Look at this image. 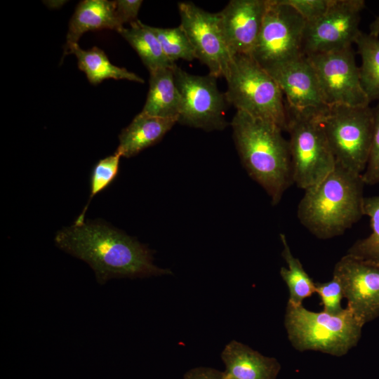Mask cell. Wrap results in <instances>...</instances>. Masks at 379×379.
Instances as JSON below:
<instances>
[{"instance_id": "5", "label": "cell", "mask_w": 379, "mask_h": 379, "mask_svg": "<svg viewBox=\"0 0 379 379\" xmlns=\"http://www.w3.org/2000/svg\"><path fill=\"white\" fill-rule=\"evenodd\" d=\"M228 103L249 115L287 130V113L283 93L275 80L251 55L232 56L225 76Z\"/></svg>"}, {"instance_id": "8", "label": "cell", "mask_w": 379, "mask_h": 379, "mask_svg": "<svg viewBox=\"0 0 379 379\" xmlns=\"http://www.w3.org/2000/svg\"><path fill=\"white\" fill-rule=\"evenodd\" d=\"M305 25L304 18L283 0H268L251 57L269 72L302 55Z\"/></svg>"}, {"instance_id": "17", "label": "cell", "mask_w": 379, "mask_h": 379, "mask_svg": "<svg viewBox=\"0 0 379 379\" xmlns=\"http://www.w3.org/2000/svg\"><path fill=\"white\" fill-rule=\"evenodd\" d=\"M123 28L116 14L115 1H80L69 22L65 54L73 45L78 44L85 32L100 29H112L119 32Z\"/></svg>"}, {"instance_id": "27", "label": "cell", "mask_w": 379, "mask_h": 379, "mask_svg": "<svg viewBox=\"0 0 379 379\" xmlns=\"http://www.w3.org/2000/svg\"><path fill=\"white\" fill-rule=\"evenodd\" d=\"M316 293L321 299L323 311L331 314H339L343 308L342 300L345 298L343 286L338 279L334 276L331 280L324 283H315Z\"/></svg>"}, {"instance_id": "14", "label": "cell", "mask_w": 379, "mask_h": 379, "mask_svg": "<svg viewBox=\"0 0 379 379\" xmlns=\"http://www.w3.org/2000/svg\"><path fill=\"white\" fill-rule=\"evenodd\" d=\"M268 0H231L217 13L231 56L251 55L257 41Z\"/></svg>"}, {"instance_id": "13", "label": "cell", "mask_w": 379, "mask_h": 379, "mask_svg": "<svg viewBox=\"0 0 379 379\" xmlns=\"http://www.w3.org/2000/svg\"><path fill=\"white\" fill-rule=\"evenodd\" d=\"M347 307L364 325L379 317V265L346 254L335 264Z\"/></svg>"}, {"instance_id": "32", "label": "cell", "mask_w": 379, "mask_h": 379, "mask_svg": "<svg viewBox=\"0 0 379 379\" xmlns=\"http://www.w3.org/2000/svg\"><path fill=\"white\" fill-rule=\"evenodd\" d=\"M369 34L378 37L379 36V15L371 23L369 26Z\"/></svg>"}, {"instance_id": "28", "label": "cell", "mask_w": 379, "mask_h": 379, "mask_svg": "<svg viewBox=\"0 0 379 379\" xmlns=\"http://www.w3.org/2000/svg\"><path fill=\"white\" fill-rule=\"evenodd\" d=\"M373 128L370 154L362 178L365 185L379 184V102L373 108Z\"/></svg>"}, {"instance_id": "25", "label": "cell", "mask_w": 379, "mask_h": 379, "mask_svg": "<svg viewBox=\"0 0 379 379\" xmlns=\"http://www.w3.org/2000/svg\"><path fill=\"white\" fill-rule=\"evenodd\" d=\"M150 29L158 38L164 54L172 62L180 59L187 61L196 59L191 43L180 25L173 28L150 26Z\"/></svg>"}, {"instance_id": "10", "label": "cell", "mask_w": 379, "mask_h": 379, "mask_svg": "<svg viewBox=\"0 0 379 379\" xmlns=\"http://www.w3.org/2000/svg\"><path fill=\"white\" fill-rule=\"evenodd\" d=\"M306 57L314 69L324 99L329 107L370 105L361 85L352 46Z\"/></svg>"}, {"instance_id": "20", "label": "cell", "mask_w": 379, "mask_h": 379, "mask_svg": "<svg viewBox=\"0 0 379 379\" xmlns=\"http://www.w3.org/2000/svg\"><path fill=\"white\" fill-rule=\"evenodd\" d=\"M67 53L76 55L79 69L86 74L88 81L93 85L107 79L145 82L144 79L136 74L111 63L105 52L98 47L84 50L77 44L69 48Z\"/></svg>"}, {"instance_id": "4", "label": "cell", "mask_w": 379, "mask_h": 379, "mask_svg": "<svg viewBox=\"0 0 379 379\" xmlns=\"http://www.w3.org/2000/svg\"><path fill=\"white\" fill-rule=\"evenodd\" d=\"M284 325L295 350L319 351L335 357L346 354L357 345L364 326L347 307L339 314H331L288 302Z\"/></svg>"}, {"instance_id": "3", "label": "cell", "mask_w": 379, "mask_h": 379, "mask_svg": "<svg viewBox=\"0 0 379 379\" xmlns=\"http://www.w3.org/2000/svg\"><path fill=\"white\" fill-rule=\"evenodd\" d=\"M362 174L336 163L322 181L305 191L297 215L314 236L328 239L343 234L364 215Z\"/></svg>"}, {"instance_id": "22", "label": "cell", "mask_w": 379, "mask_h": 379, "mask_svg": "<svg viewBox=\"0 0 379 379\" xmlns=\"http://www.w3.org/2000/svg\"><path fill=\"white\" fill-rule=\"evenodd\" d=\"M283 245L281 255L288 267L280 269V275L288 286L289 291L288 302L293 305H302L305 299L316 293L315 283L305 270L300 260L291 251L286 235L280 234Z\"/></svg>"}, {"instance_id": "24", "label": "cell", "mask_w": 379, "mask_h": 379, "mask_svg": "<svg viewBox=\"0 0 379 379\" xmlns=\"http://www.w3.org/2000/svg\"><path fill=\"white\" fill-rule=\"evenodd\" d=\"M363 211L370 218L371 233L355 241L347 254L379 265V194L364 197Z\"/></svg>"}, {"instance_id": "12", "label": "cell", "mask_w": 379, "mask_h": 379, "mask_svg": "<svg viewBox=\"0 0 379 379\" xmlns=\"http://www.w3.org/2000/svg\"><path fill=\"white\" fill-rule=\"evenodd\" d=\"M180 26L185 32L196 59L206 65L209 74L225 77L231 55L225 44L217 13L207 12L192 2L178 4Z\"/></svg>"}, {"instance_id": "31", "label": "cell", "mask_w": 379, "mask_h": 379, "mask_svg": "<svg viewBox=\"0 0 379 379\" xmlns=\"http://www.w3.org/2000/svg\"><path fill=\"white\" fill-rule=\"evenodd\" d=\"M183 379H222V371L210 367H197L187 371Z\"/></svg>"}, {"instance_id": "15", "label": "cell", "mask_w": 379, "mask_h": 379, "mask_svg": "<svg viewBox=\"0 0 379 379\" xmlns=\"http://www.w3.org/2000/svg\"><path fill=\"white\" fill-rule=\"evenodd\" d=\"M285 95L288 106L325 112L326 103L314 68L304 55L267 72Z\"/></svg>"}, {"instance_id": "23", "label": "cell", "mask_w": 379, "mask_h": 379, "mask_svg": "<svg viewBox=\"0 0 379 379\" xmlns=\"http://www.w3.org/2000/svg\"><path fill=\"white\" fill-rule=\"evenodd\" d=\"M355 44L361 58L359 67L362 87L370 102H379V39L361 32Z\"/></svg>"}, {"instance_id": "1", "label": "cell", "mask_w": 379, "mask_h": 379, "mask_svg": "<svg viewBox=\"0 0 379 379\" xmlns=\"http://www.w3.org/2000/svg\"><path fill=\"white\" fill-rule=\"evenodd\" d=\"M57 247L86 262L102 285L114 278L171 274L153 262L152 251L125 232L100 220L73 223L56 233Z\"/></svg>"}, {"instance_id": "2", "label": "cell", "mask_w": 379, "mask_h": 379, "mask_svg": "<svg viewBox=\"0 0 379 379\" xmlns=\"http://www.w3.org/2000/svg\"><path fill=\"white\" fill-rule=\"evenodd\" d=\"M231 126L242 164L277 205L293 184L288 140L274 124L237 111Z\"/></svg>"}, {"instance_id": "29", "label": "cell", "mask_w": 379, "mask_h": 379, "mask_svg": "<svg viewBox=\"0 0 379 379\" xmlns=\"http://www.w3.org/2000/svg\"><path fill=\"white\" fill-rule=\"evenodd\" d=\"M293 8L310 23L321 17L333 4V0H283Z\"/></svg>"}, {"instance_id": "11", "label": "cell", "mask_w": 379, "mask_h": 379, "mask_svg": "<svg viewBox=\"0 0 379 379\" xmlns=\"http://www.w3.org/2000/svg\"><path fill=\"white\" fill-rule=\"evenodd\" d=\"M363 0H333L328 11L306 23L302 44L305 56L342 50L355 41L359 30Z\"/></svg>"}, {"instance_id": "7", "label": "cell", "mask_w": 379, "mask_h": 379, "mask_svg": "<svg viewBox=\"0 0 379 379\" xmlns=\"http://www.w3.org/2000/svg\"><path fill=\"white\" fill-rule=\"evenodd\" d=\"M322 125L335 162L363 174L371 147L373 108L369 105L331 106L323 116Z\"/></svg>"}, {"instance_id": "18", "label": "cell", "mask_w": 379, "mask_h": 379, "mask_svg": "<svg viewBox=\"0 0 379 379\" xmlns=\"http://www.w3.org/2000/svg\"><path fill=\"white\" fill-rule=\"evenodd\" d=\"M177 119L137 114L119 135L117 149L121 157L129 158L157 143L177 123Z\"/></svg>"}, {"instance_id": "16", "label": "cell", "mask_w": 379, "mask_h": 379, "mask_svg": "<svg viewBox=\"0 0 379 379\" xmlns=\"http://www.w3.org/2000/svg\"><path fill=\"white\" fill-rule=\"evenodd\" d=\"M225 369L222 379H277L281 365L240 342L232 340L221 353Z\"/></svg>"}, {"instance_id": "6", "label": "cell", "mask_w": 379, "mask_h": 379, "mask_svg": "<svg viewBox=\"0 0 379 379\" xmlns=\"http://www.w3.org/2000/svg\"><path fill=\"white\" fill-rule=\"evenodd\" d=\"M286 109L293 181L305 191L322 181L335 167L322 125L326 112L297 109L286 104Z\"/></svg>"}, {"instance_id": "21", "label": "cell", "mask_w": 379, "mask_h": 379, "mask_svg": "<svg viewBox=\"0 0 379 379\" xmlns=\"http://www.w3.org/2000/svg\"><path fill=\"white\" fill-rule=\"evenodd\" d=\"M119 33L137 52L149 72L161 68H173L176 65L166 56L149 25L138 20L131 22L130 27H124Z\"/></svg>"}, {"instance_id": "26", "label": "cell", "mask_w": 379, "mask_h": 379, "mask_svg": "<svg viewBox=\"0 0 379 379\" xmlns=\"http://www.w3.org/2000/svg\"><path fill=\"white\" fill-rule=\"evenodd\" d=\"M117 152L114 154L99 160L92 169L90 178V196L86 206L74 223L85 222V214L91 199L98 193L107 188L116 179L119 173L120 158Z\"/></svg>"}, {"instance_id": "9", "label": "cell", "mask_w": 379, "mask_h": 379, "mask_svg": "<svg viewBox=\"0 0 379 379\" xmlns=\"http://www.w3.org/2000/svg\"><path fill=\"white\" fill-rule=\"evenodd\" d=\"M173 73L180 98L178 122L206 131L223 130L228 125L225 117L227 101L218 88L217 78L191 74L177 65Z\"/></svg>"}, {"instance_id": "30", "label": "cell", "mask_w": 379, "mask_h": 379, "mask_svg": "<svg viewBox=\"0 0 379 379\" xmlns=\"http://www.w3.org/2000/svg\"><path fill=\"white\" fill-rule=\"evenodd\" d=\"M142 0H118L115 1V11L117 18L121 25L126 22L138 20L137 17Z\"/></svg>"}, {"instance_id": "19", "label": "cell", "mask_w": 379, "mask_h": 379, "mask_svg": "<svg viewBox=\"0 0 379 379\" xmlns=\"http://www.w3.org/2000/svg\"><path fill=\"white\" fill-rule=\"evenodd\" d=\"M173 68H161L149 72V87L142 113L178 121L180 98L175 82Z\"/></svg>"}]
</instances>
